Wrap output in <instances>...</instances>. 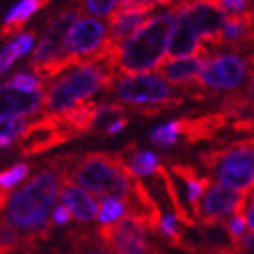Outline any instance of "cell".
Returning a JSON list of instances; mask_svg holds the SVG:
<instances>
[{
	"label": "cell",
	"instance_id": "1",
	"mask_svg": "<svg viewBox=\"0 0 254 254\" xmlns=\"http://www.w3.org/2000/svg\"><path fill=\"white\" fill-rule=\"evenodd\" d=\"M74 154L57 156L49 160L31 180L11 194L5 207L2 223L20 234L31 238H46L49 234V209L62 192L64 180L69 176V165Z\"/></svg>",
	"mask_w": 254,
	"mask_h": 254
},
{
	"label": "cell",
	"instance_id": "2",
	"mask_svg": "<svg viewBox=\"0 0 254 254\" xmlns=\"http://www.w3.org/2000/svg\"><path fill=\"white\" fill-rule=\"evenodd\" d=\"M175 26L176 16L169 9L151 16L120 46H113L107 40V46L96 60L107 64L118 76L151 73L164 64Z\"/></svg>",
	"mask_w": 254,
	"mask_h": 254
},
{
	"label": "cell",
	"instance_id": "3",
	"mask_svg": "<svg viewBox=\"0 0 254 254\" xmlns=\"http://www.w3.org/2000/svg\"><path fill=\"white\" fill-rule=\"evenodd\" d=\"M69 180L100 198L127 201L132 196L134 182L118 153L93 151L74 156L69 165Z\"/></svg>",
	"mask_w": 254,
	"mask_h": 254
},
{
	"label": "cell",
	"instance_id": "4",
	"mask_svg": "<svg viewBox=\"0 0 254 254\" xmlns=\"http://www.w3.org/2000/svg\"><path fill=\"white\" fill-rule=\"evenodd\" d=\"M118 74L107 64L100 60H91L76 65L73 71L57 78L44 93V109L46 115L62 117L76 106L87 102L96 91H111Z\"/></svg>",
	"mask_w": 254,
	"mask_h": 254
},
{
	"label": "cell",
	"instance_id": "5",
	"mask_svg": "<svg viewBox=\"0 0 254 254\" xmlns=\"http://www.w3.org/2000/svg\"><path fill=\"white\" fill-rule=\"evenodd\" d=\"M82 11H84L82 4L74 7H64L44 26L42 37L29 59V67L35 76L46 82L51 78H59V74L65 69L82 65L76 57L67 51V35L74 22L80 18Z\"/></svg>",
	"mask_w": 254,
	"mask_h": 254
},
{
	"label": "cell",
	"instance_id": "6",
	"mask_svg": "<svg viewBox=\"0 0 254 254\" xmlns=\"http://www.w3.org/2000/svg\"><path fill=\"white\" fill-rule=\"evenodd\" d=\"M111 91L118 104H126L142 117H158L186 104V98L176 95L173 85L154 73L118 76Z\"/></svg>",
	"mask_w": 254,
	"mask_h": 254
},
{
	"label": "cell",
	"instance_id": "7",
	"mask_svg": "<svg viewBox=\"0 0 254 254\" xmlns=\"http://www.w3.org/2000/svg\"><path fill=\"white\" fill-rule=\"evenodd\" d=\"M200 164L218 178V184L251 196L254 192V136L229 142L218 149L203 151Z\"/></svg>",
	"mask_w": 254,
	"mask_h": 254
},
{
	"label": "cell",
	"instance_id": "8",
	"mask_svg": "<svg viewBox=\"0 0 254 254\" xmlns=\"http://www.w3.org/2000/svg\"><path fill=\"white\" fill-rule=\"evenodd\" d=\"M167 9L176 16V22L186 24L201 38V42L220 51L222 31L227 16L216 0L212 2H167Z\"/></svg>",
	"mask_w": 254,
	"mask_h": 254
},
{
	"label": "cell",
	"instance_id": "9",
	"mask_svg": "<svg viewBox=\"0 0 254 254\" xmlns=\"http://www.w3.org/2000/svg\"><path fill=\"white\" fill-rule=\"evenodd\" d=\"M249 62L247 55L234 51H218L205 60L200 74V82L205 89L218 93L220 91H238L247 78Z\"/></svg>",
	"mask_w": 254,
	"mask_h": 254
},
{
	"label": "cell",
	"instance_id": "10",
	"mask_svg": "<svg viewBox=\"0 0 254 254\" xmlns=\"http://www.w3.org/2000/svg\"><path fill=\"white\" fill-rule=\"evenodd\" d=\"M145 225L126 216L113 225H100L98 242L107 254H156L149 242Z\"/></svg>",
	"mask_w": 254,
	"mask_h": 254
},
{
	"label": "cell",
	"instance_id": "11",
	"mask_svg": "<svg viewBox=\"0 0 254 254\" xmlns=\"http://www.w3.org/2000/svg\"><path fill=\"white\" fill-rule=\"evenodd\" d=\"M73 138H78L65 124L62 117L57 115H44L35 122H29L27 129L18 140V151L22 156L44 153L49 149L71 142Z\"/></svg>",
	"mask_w": 254,
	"mask_h": 254
},
{
	"label": "cell",
	"instance_id": "12",
	"mask_svg": "<svg viewBox=\"0 0 254 254\" xmlns=\"http://www.w3.org/2000/svg\"><path fill=\"white\" fill-rule=\"evenodd\" d=\"M247 201L249 196L227 189L218 182H212L201 198L198 223L203 227H216L220 223L227 222L229 218L244 212Z\"/></svg>",
	"mask_w": 254,
	"mask_h": 254
},
{
	"label": "cell",
	"instance_id": "13",
	"mask_svg": "<svg viewBox=\"0 0 254 254\" xmlns=\"http://www.w3.org/2000/svg\"><path fill=\"white\" fill-rule=\"evenodd\" d=\"M107 26L93 16H80L67 35V51L80 64L96 60L107 46Z\"/></svg>",
	"mask_w": 254,
	"mask_h": 254
},
{
	"label": "cell",
	"instance_id": "14",
	"mask_svg": "<svg viewBox=\"0 0 254 254\" xmlns=\"http://www.w3.org/2000/svg\"><path fill=\"white\" fill-rule=\"evenodd\" d=\"M162 5V2H143V0H126L120 2L117 13L109 18L107 24V38L113 46H120L131 38L134 33L143 26V22L147 20L145 15Z\"/></svg>",
	"mask_w": 254,
	"mask_h": 254
},
{
	"label": "cell",
	"instance_id": "15",
	"mask_svg": "<svg viewBox=\"0 0 254 254\" xmlns=\"http://www.w3.org/2000/svg\"><path fill=\"white\" fill-rule=\"evenodd\" d=\"M44 93H26L15 89L9 82L0 84V120L26 118L37 115L44 107Z\"/></svg>",
	"mask_w": 254,
	"mask_h": 254
},
{
	"label": "cell",
	"instance_id": "16",
	"mask_svg": "<svg viewBox=\"0 0 254 254\" xmlns=\"http://www.w3.org/2000/svg\"><path fill=\"white\" fill-rule=\"evenodd\" d=\"M229 120L223 113L212 111L200 117H182L180 118V138L186 143L192 145L198 142H209L220 134L227 127Z\"/></svg>",
	"mask_w": 254,
	"mask_h": 254
},
{
	"label": "cell",
	"instance_id": "17",
	"mask_svg": "<svg viewBox=\"0 0 254 254\" xmlns=\"http://www.w3.org/2000/svg\"><path fill=\"white\" fill-rule=\"evenodd\" d=\"M190 57H201V59L207 60L211 55H209V48L201 42V38L190 27L176 22L173 35H171L169 46H167L165 60H180L190 59Z\"/></svg>",
	"mask_w": 254,
	"mask_h": 254
},
{
	"label": "cell",
	"instance_id": "18",
	"mask_svg": "<svg viewBox=\"0 0 254 254\" xmlns=\"http://www.w3.org/2000/svg\"><path fill=\"white\" fill-rule=\"evenodd\" d=\"M60 200L64 207L71 212V216L80 223H89L95 218H98V205L93 200V196L78 187L76 184L69 180V176L64 180L62 192H60Z\"/></svg>",
	"mask_w": 254,
	"mask_h": 254
},
{
	"label": "cell",
	"instance_id": "19",
	"mask_svg": "<svg viewBox=\"0 0 254 254\" xmlns=\"http://www.w3.org/2000/svg\"><path fill=\"white\" fill-rule=\"evenodd\" d=\"M205 59L201 57H190V59L180 60H164L156 71L162 78L171 85H178L180 89L192 85L200 80L201 69H203Z\"/></svg>",
	"mask_w": 254,
	"mask_h": 254
},
{
	"label": "cell",
	"instance_id": "20",
	"mask_svg": "<svg viewBox=\"0 0 254 254\" xmlns=\"http://www.w3.org/2000/svg\"><path fill=\"white\" fill-rule=\"evenodd\" d=\"M171 171L186 184L189 212H190V216L198 222V218H200L201 198H203V194L207 192V189H209V186L212 184V180L209 176H200L196 173L194 167L189 164H173L171 165Z\"/></svg>",
	"mask_w": 254,
	"mask_h": 254
},
{
	"label": "cell",
	"instance_id": "21",
	"mask_svg": "<svg viewBox=\"0 0 254 254\" xmlns=\"http://www.w3.org/2000/svg\"><path fill=\"white\" fill-rule=\"evenodd\" d=\"M120 158H122L126 169L132 178H143V176H154L156 171L160 169L158 156L151 151H142V149H134V143L129 147L120 151Z\"/></svg>",
	"mask_w": 254,
	"mask_h": 254
},
{
	"label": "cell",
	"instance_id": "22",
	"mask_svg": "<svg viewBox=\"0 0 254 254\" xmlns=\"http://www.w3.org/2000/svg\"><path fill=\"white\" fill-rule=\"evenodd\" d=\"M49 2H42V0H24L9 9V13L4 18V26L0 29V38L11 37L20 31L24 24L31 18L38 9H42L44 5H48Z\"/></svg>",
	"mask_w": 254,
	"mask_h": 254
},
{
	"label": "cell",
	"instance_id": "23",
	"mask_svg": "<svg viewBox=\"0 0 254 254\" xmlns=\"http://www.w3.org/2000/svg\"><path fill=\"white\" fill-rule=\"evenodd\" d=\"M96 107H98V104H95L93 100L84 102V104L76 106L74 109H71L69 113L62 115L64 124L76 136H82L85 132H91L93 131V122H95V117H96Z\"/></svg>",
	"mask_w": 254,
	"mask_h": 254
},
{
	"label": "cell",
	"instance_id": "24",
	"mask_svg": "<svg viewBox=\"0 0 254 254\" xmlns=\"http://www.w3.org/2000/svg\"><path fill=\"white\" fill-rule=\"evenodd\" d=\"M33 42H35V29H29L26 33H20L13 42L7 44L0 51V74H4L20 57L29 53L33 48Z\"/></svg>",
	"mask_w": 254,
	"mask_h": 254
},
{
	"label": "cell",
	"instance_id": "25",
	"mask_svg": "<svg viewBox=\"0 0 254 254\" xmlns=\"http://www.w3.org/2000/svg\"><path fill=\"white\" fill-rule=\"evenodd\" d=\"M124 117H126V107L122 104H118V102L100 104V106L96 107V117H95V122H93V131L91 132L106 134L107 129Z\"/></svg>",
	"mask_w": 254,
	"mask_h": 254
},
{
	"label": "cell",
	"instance_id": "26",
	"mask_svg": "<svg viewBox=\"0 0 254 254\" xmlns=\"http://www.w3.org/2000/svg\"><path fill=\"white\" fill-rule=\"evenodd\" d=\"M158 231L173 247H180V249L187 251V253L194 254V247L189 245L186 240H184V234H182V231H180V222H178V218H176L175 214H165V216H162Z\"/></svg>",
	"mask_w": 254,
	"mask_h": 254
},
{
	"label": "cell",
	"instance_id": "27",
	"mask_svg": "<svg viewBox=\"0 0 254 254\" xmlns=\"http://www.w3.org/2000/svg\"><path fill=\"white\" fill-rule=\"evenodd\" d=\"M149 140L160 149H171L180 142V118L171 120L164 126L156 127L151 131Z\"/></svg>",
	"mask_w": 254,
	"mask_h": 254
},
{
	"label": "cell",
	"instance_id": "28",
	"mask_svg": "<svg viewBox=\"0 0 254 254\" xmlns=\"http://www.w3.org/2000/svg\"><path fill=\"white\" fill-rule=\"evenodd\" d=\"M127 216V205L118 198H106L98 205V223L100 225H113Z\"/></svg>",
	"mask_w": 254,
	"mask_h": 254
},
{
	"label": "cell",
	"instance_id": "29",
	"mask_svg": "<svg viewBox=\"0 0 254 254\" xmlns=\"http://www.w3.org/2000/svg\"><path fill=\"white\" fill-rule=\"evenodd\" d=\"M223 225H225V233H227L229 238H231V245H238L240 242L245 238L247 229H249V222H247L245 212H240L236 216L229 218Z\"/></svg>",
	"mask_w": 254,
	"mask_h": 254
},
{
	"label": "cell",
	"instance_id": "30",
	"mask_svg": "<svg viewBox=\"0 0 254 254\" xmlns=\"http://www.w3.org/2000/svg\"><path fill=\"white\" fill-rule=\"evenodd\" d=\"M29 175V165L27 164H16L9 169L0 173V190H9L13 186L20 184L26 176Z\"/></svg>",
	"mask_w": 254,
	"mask_h": 254
},
{
	"label": "cell",
	"instance_id": "31",
	"mask_svg": "<svg viewBox=\"0 0 254 254\" xmlns=\"http://www.w3.org/2000/svg\"><path fill=\"white\" fill-rule=\"evenodd\" d=\"M9 84L18 91H26V93H38L44 91V80H40L35 74L29 73H16L9 80Z\"/></svg>",
	"mask_w": 254,
	"mask_h": 254
},
{
	"label": "cell",
	"instance_id": "32",
	"mask_svg": "<svg viewBox=\"0 0 254 254\" xmlns=\"http://www.w3.org/2000/svg\"><path fill=\"white\" fill-rule=\"evenodd\" d=\"M24 236L9 229L7 225L0 223V254H9L13 251L20 249Z\"/></svg>",
	"mask_w": 254,
	"mask_h": 254
},
{
	"label": "cell",
	"instance_id": "33",
	"mask_svg": "<svg viewBox=\"0 0 254 254\" xmlns=\"http://www.w3.org/2000/svg\"><path fill=\"white\" fill-rule=\"evenodd\" d=\"M29 122L26 118H11V120H0V138H11L15 140L16 136H22L27 129Z\"/></svg>",
	"mask_w": 254,
	"mask_h": 254
},
{
	"label": "cell",
	"instance_id": "34",
	"mask_svg": "<svg viewBox=\"0 0 254 254\" xmlns=\"http://www.w3.org/2000/svg\"><path fill=\"white\" fill-rule=\"evenodd\" d=\"M216 4L225 13V16L245 15L254 7V2H247V0H216Z\"/></svg>",
	"mask_w": 254,
	"mask_h": 254
},
{
	"label": "cell",
	"instance_id": "35",
	"mask_svg": "<svg viewBox=\"0 0 254 254\" xmlns=\"http://www.w3.org/2000/svg\"><path fill=\"white\" fill-rule=\"evenodd\" d=\"M118 5H120V2H115V0H109V2H95V0L82 2L84 11H89L96 16H106V18H111L117 13Z\"/></svg>",
	"mask_w": 254,
	"mask_h": 254
},
{
	"label": "cell",
	"instance_id": "36",
	"mask_svg": "<svg viewBox=\"0 0 254 254\" xmlns=\"http://www.w3.org/2000/svg\"><path fill=\"white\" fill-rule=\"evenodd\" d=\"M233 131L240 134H254V118H242V120H234Z\"/></svg>",
	"mask_w": 254,
	"mask_h": 254
},
{
	"label": "cell",
	"instance_id": "37",
	"mask_svg": "<svg viewBox=\"0 0 254 254\" xmlns=\"http://www.w3.org/2000/svg\"><path fill=\"white\" fill-rule=\"evenodd\" d=\"M69 220H71V212H69L64 205L57 207V209L53 211V222L57 223V225H65Z\"/></svg>",
	"mask_w": 254,
	"mask_h": 254
},
{
	"label": "cell",
	"instance_id": "38",
	"mask_svg": "<svg viewBox=\"0 0 254 254\" xmlns=\"http://www.w3.org/2000/svg\"><path fill=\"white\" fill-rule=\"evenodd\" d=\"M234 247H236V249H240L242 253H244V251H253V253H254V231H251V233L245 234V238L242 240L238 245H234Z\"/></svg>",
	"mask_w": 254,
	"mask_h": 254
},
{
	"label": "cell",
	"instance_id": "39",
	"mask_svg": "<svg viewBox=\"0 0 254 254\" xmlns=\"http://www.w3.org/2000/svg\"><path fill=\"white\" fill-rule=\"evenodd\" d=\"M245 216H247L249 227L254 231V192L249 196V201H247V207H245Z\"/></svg>",
	"mask_w": 254,
	"mask_h": 254
},
{
	"label": "cell",
	"instance_id": "40",
	"mask_svg": "<svg viewBox=\"0 0 254 254\" xmlns=\"http://www.w3.org/2000/svg\"><path fill=\"white\" fill-rule=\"evenodd\" d=\"M127 124H129V118H127V117L120 118L118 122H115L111 127H109V129H107L106 136H111V134H117V132H120L124 129V127H127Z\"/></svg>",
	"mask_w": 254,
	"mask_h": 254
}]
</instances>
